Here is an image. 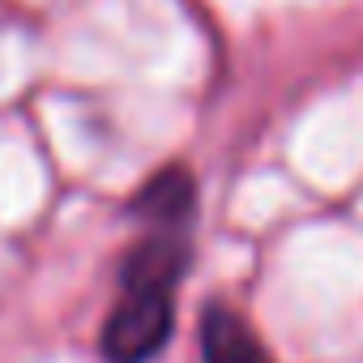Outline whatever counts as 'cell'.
<instances>
[{
	"label": "cell",
	"mask_w": 363,
	"mask_h": 363,
	"mask_svg": "<svg viewBox=\"0 0 363 363\" xmlns=\"http://www.w3.org/2000/svg\"><path fill=\"white\" fill-rule=\"evenodd\" d=\"M193 201H197V189H193L189 171L184 167H167L137 193L133 210L145 223H154V231H179L193 218Z\"/></svg>",
	"instance_id": "277c9868"
},
{
	"label": "cell",
	"mask_w": 363,
	"mask_h": 363,
	"mask_svg": "<svg viewBox=\"0 0 363 363\" xmlns=\"http://www.w3.org/2000/svg\"><path fill=\"white\" fill-rule=\"evenodd\" d=\"M175 308L167 291H124L120 308L103 325V354L111 363H150L171 337Z\"/></svg>",
	"instance_id": "6da1fadb"
},
{
	"label": "cell",
	"mask_w": 363,
	"mask_h": 363,
	"mask_svg": "<svg viewBox=\"0 0 363 363\" xmlns=\"http://www.w3.org/2000/svg\"><path fill=\"white\" fill-rule=\"evenodd\" d=\"M189 269V244L179 231H154L124 261V291H175Z\"/></svg>",
	"instance_id": "7a4b0ae2"
},
{
	"label": "cell",
	"mask_w": 363,
	"mask_h": 363,
	"mask_svg": "<svg viewBox=\"0 0 363 363\" xmlns=\"http://www.w3.org/2000/svg\"><path fill=\"white\" fill-rule=\"evenodd\" d=\"M201 359L206 363H274L261 337L252 333V325L223 303H214L201 316Z\"/></svg>",
	"instance_id": "3957f363"
}]
</instances>
